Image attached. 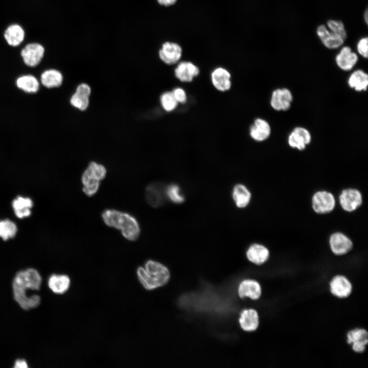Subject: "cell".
Here are the masks:
<instances>
[{
	"mask_svg": "<svg viewBox=\"0 0 368 368\" xmlns=\"http://www.w3.org/2000/svg\"><path fill=\"white\" fill-rule=\"evenodd\" d=\"M41 281L40 273L34 268L20 270L15 274L12 282L14 298L24 310H29L40 305V297L37 294L28 296L27 291L38 290Z\"/></svg>",
	"mask_w": 368,
	"mask_h": 368,
	"instance_id": "obj_1",
	"label": "cell"
},
{
	"mask_svg": "<svg viewBox=\"0 0 368 368\" xmlns=\"http://www.w3.org/2000/svg\"><path fill=\"white\" fill-rule=\"evenodd\" d=\"M102 218L108 226L120 229L123 237L129 241H135L141 233L136 219L129 213L114 209H106L102 213Z\"/></svg>",
	"mask_w": 368,
	"mask_h": 368,
	"instance_id": "obj_2",
	"label": "cell"
},
{
	"mask_svg": "<svg viewBox=\"0 0 368 368\" xmlns=\"http://www.w3.org/2000/svg\"><path fill=\"white\" fill-rule=\"evenodd\" d=\"M137 274L140 282L147 290H153L166 285L170 278L168 268L152 260L147 261L144 268L139 267Z\"/></svg>",
	"mask_w": 368,
	"mask_h": 368,
	"instance_id": "obj_3",
	"label": "cell"
},
{
	"mask_svg": "<svg viewBox=\"0 0 368 368\" xmlns=\"http://www.w3.org/2000/svg\"><path fill=\"white\" fill-rule=\"evenodd\" d=\"M107 171L102 164L90 162L82 173V191L88 196H93L98 192L100 181L105 178Z\"/></svg>",
	"mask_w": 368,
	"mask_h": 368,
	"instance_id": "obj_4",
	"label": "cell"
},
{
	"mask_svg": "<svg viewBox=\"0 0 368 368\" xmlns=\"http://www.w3.org/2000/svg\"><path fill=\"white\" fill-rule=\"evenodd\" d=\"M45 48L40 43L31 42L26 44L20 51V56L24 63L30 67L38 66L45 55Z\"/></svg>",
	"mask_w": 368,
	"mask_h": 368,
	"instance_id": "obj_5",
	"label": "cell"
},
{
	"mask_svg": "<svg viewBox=\"0 0 368 368\" xmlns=\"http://www.w3.org/2000/svg\"><path fill=\"white\" fill-rule=\"evenodd\" d=\"M335 206L334 195L326 191H319L314 194L312 198V207L314 211L319 214L332 212Z\"/></svg>",
	"mask_w": 368,
	"mask_h": 368,
	"instance_id": "obj_6",
	"label": "cell"
},
{
	"mask_svg": "<svg viewBox=\"0 0 368 368\" xmlns=\"http://www.w3.org/2000/svg\"><path fill=\"white\" fill-rule=\"evenodd\" d=\"M339 49L335 58L337 66L343 71L352 70L358 61V55L348 45H343Z\"/></svg>",
	"mask_w": 368,
	"mask_h": 368,
	"instance_id": "obj_7",
	"label": "cell"
},
{
	"mask_svg": "<svg viewBox=\"0 0 368 368\" xmlns=\"http://www.w3.org/2000/svg\"><path fill=\"white\" fill-rule=\"evenodd\" d=\"M339 200L343 210L348 212H352L361 205L362 196L359 190L348 188L342 191L339 196Z\"/></svg>",
	"mask_w": 368,
	"mask_h": 368,
	"instance_id": "obj_8",
	"label": "cell"
},
{
	"mask_svg": "<svg viewBox=\"0 0 368 368\" xmlns=\"http://www.w3.org/2000/svg\"><path fill=\"white\" fill-rule=\"evenodd\" d=\"M316 33L323 45L328 49H338L344 44L345 39L331 32L326 25H319Z\"/></svg>",
	"mask_w": 368,
	"mask_h": 368,
	"instance_id": "obj_9",
	"label": "cell"
},
{
	"mask_svg": "<svg viewBox=\"0 0 368 368\" xmlns=\"http://www.w3.org/2000/svg\"><path fill=\"white\" fill-rule=\"evenodd\" d=\"M331 294L339 298L349 297L352 293L353 286L344 275L339 274L334 277L329 283Z\"/></svg>",
	"mask_w": 368,
	"mask_h": 368,
	"instance_id": "obj_10",
	"label": "cell"
},
{
	"mask_svg": "<svg viewBox=\"0 0 368 368\" xmlns=\"http://www.w3.org/2000/svg\"><path fill=\"white\" fill-rule=\"evenodd\" d=\"M293 96L286 88H277L273 91L270 99L271 107L277 111H286L291 106Z\"/></svg>",
	"mask_w": 368,
	"mask_h": 368,
	"instance_id": "obj_11",
	"label": "cell"
},
{
	"mask_svg": "<svg viewBox=\"0 0 368 368\" xmlns=\"http://www.w3.org/2000/svg\"><path fill=\"white\" fill-rule=\"evenodd\" d=\"M167 198L166 187L159 182L149 185L145 190V199L147 203L154 208L163 205Z\"/></svg>",
	"mask_w": 368,
	"mask_h": 368,
	"instance_id": "obj_12",
	"label": "cell"
},
{
	"mask_svg": "<svg viewBox=\"0 0 368 368\" xmlns=\"http://www.w3.org/2000/svg\"><path fill=\"white\" fill-rule=\"evenodd\" d=\"M329 245L334 255L342 256L351 250L353 244L351 240L346 235L340 232H336L330 237Z\"/></svg>",
	"mask_w": 368,
	"mask_h": 368,
	"instance_id": "obj_13",
	"label": "cell"
},
{
	"mask_svg": "<svg viewBox=\"0 0 368 368\" xmlns=\"http://www.w3.org/2000/svg\"><path fill=\"white\" fill-rule=\"evenodd\" d=\"M347 342L351 344L352 350L357 353H363L368 343L367 331L363 328H356L349 331Z\"/></svg>",
	"mask_w": 368,
	"mask_h": 368,
	"instance_id": "obj_14",
	"label": "cell"
},
{
	"mask_svg": "<svg viewBox=\"0 0 368 368\" xmlns=\"http://www.w3.org/2000/svg\"><path fill=\"white\" fill-rule=\"evenodd\" d=\"M182 49L175 42H164L158 52L159 57L165 63L172 65L176 63L181 58Z\"/></svg>",
	"mask_w": 368,
	"mask_h": 368,
	"instance_id": "obj_15",
	"label": "cell"
},
{
	"mask_svg": "<svg viewBox=\"0 0 368 368\" xmlns=\"http://www.w3.org/2000/svg\"><path fill=\"white\" fill-rule=\"evenodd\" d=\"M237 293L241 298L247 297L252 300H258L262 295L260 284L254 279H246L239 283Z\"/></svg>",
	"mask_w": 368,
	"mask_h": 368,
	"instance_id": "obj_16",
	"label": "cell"
},
{
	"mask_svg": "<svg viewBox=\"0 0 368 368\" xmlns=\"http://www.w3.org/2000/svg\"><path fill=\"white\" fill-rule=\"evenodd\" d=\"M311 141L309 131L303 127H296L291 132L288 137L290 147L298 150H304Z\"/></svg>",
	"mask_w": 368,
	"mask_h": 368,
	"instance_id": "obj_17",
	"label": "cell"
},
{
	"mask_svg": "<svg viewBox=\"0 0 368 368\" xmlns=\"http://www.w3.org/2000/svg\"><path fill=\"white\" fill-rule=\"evenodd\" d=\"M247 260L252 264L261 266L265 264L269 258V249L259 243L249 245L245 252Z\"/></svg>",
	"mask_w": 368,
	"mask_h": 368,
	"instance_id": "obj_18",
	"label": "cell"
},
{
	"mask_svg": "<svg viewBox=\"0 0 368 368\" xmlns=\"http://www.w3.org/2000/svg\"><path fill=\"white\" fill-rule=\"evenodd\" d=\"M3 35L7 44L15 48L19 46L24 41L26 32L21 25L13 23L7 27Z\"/></svg>",
	"mask_w": 368,
	"mask_h": 368,
	"instance_id": "obj_19",
	"label": "cell"
},
{
	"mask_svg": "<svg viewBox=\"0 0 368 368\" xmlns=\"http://www.w3.org/2000/svg\"><path fill=\"white\" fill-rule=\"evenodd\" d=\"M238 322L240 328L243 331H255L259 325L258 313L253 308L245 309L241 312L238 318Z\"/></svg>",
	"mask_w": 368,
	"mask_h": 368,
	"instance_id": "obj_20",
	"label": "cell"
},
{
	"mask_svg": "<svg viewBox=\"0 0 368 368\" xmlns=\"http://www.w3.org/2000/svg\"><path fill=\"white\" fill-rule=\"evenodd\" d=\"M231 75L224 68H215L211 74V81L214 87L220 91L228 90L232 86Z\"/></svg>",
	"mask_w": 368,
	"mask_h": 368,
	"instance_id": "obj_21",
	"label": "cell"
},
{
	"mask_svg": "<svg viewBox=\"0 0 368 368\" xmlns=\"http://www.w3.org/2000/svg\"><path fill=\"white\" fill-rule=\"evenodd\" d=\"M175 77L180 81L191 82L199 74V68L191 62H179L174 71Z\"/></svg>",
	"mask_w": 368,
	"mask_h": 368,
	"instance_id": "obj_22",
	"label": "cell"
},
{
	"mask_svg": "<svg viewBox=\"0 0 368 368\" xmlns=\"http://www.w3.org/2000/svg\"><path fill=\"white\" fill-rule=\"evenodd\" d=\"M249 134L251 137L257 142L264 141L270 135V126L266 120L257 118L250 128Z\"/></svg>",
	"mask_w": 368,
	"mask_h": 368,
	"instance_id": "obj_23",
	"label": "cell"
},
{
	"mask_svg": "<svg viewBox=\"0 0 368 368\" xmlns=\"http://www.w3.org/2000/svg\"><path fill=\"white\" fill-rule=\"evenodd\" d=\"M16 87L21 91L29 94L37 93L40 88V83L35 76L24 74L18 77L15 81Z\"/></svg>",
	"mask_w": 368,
	"mask_h": 368,
	"instance_id": "obj_24",
	"label": "cell"
},
{
	"mask_svg": "<svg viewBox=\"0 0 368 368\" xmlns=\"http://www.w3.org/2000/svg\"><path fill=\"white\" fill-rule=\"evenodd\" d=\"M63 80L62 74L55 68H49L43 71L40 75L39 79L40 84L49 89L60 86Z\"/></svg>",
	"mask_w": 368,
	"mask_h": 368,
	"instance_id": "obj_25",
	"label": "cell"
},
{
	"mask_svg": "<svg viewBox=\"0 0 368 368\" xmlns=\"http://www.w3.org/2000/svg\"><path fill=\"white\" fill-rule=\"evenodd\" d=\"M33 206L32 200L28 197L17 196L13 200L12 206L15 216L20 219L25 218L31 214V208Z\"/></svg>",
	"mask_w": 368,
	"mask_h": 368,
	"instance_id": "obj_26",
	"label": "cell"
},
{
	"mask_svg": "<svg viewBox=\"0 0 368 368\" xmlns=\"http://www.w3.org/2000/svg\"><path fill=\"white\" fill-rule=\"evenodd\" d=\"M232 197L236 205L238 208H244L250 202L251 194L249 190L244 185L236 184L233 189Z\"/></svg>",
	"mask_w": 368,
	"mask_h": 368,
	"instance_id": "obj_27",
	"label": "cell"
},
{
	"mask_svg": "<svg viewBox=\"0 0 368 368\" xmlns=\"http://www.w3.org/2000/svg\"><path fill=\"white\" fill-rule=\"evenodd\" d=\"M70 279L65 274H52L49 279L48 286L55 293L62 294L69 288Z\"/></svg>",
	"mask_w": 368,
	"mask_h": 368,
	"instance_id": "obj_28",
	"label": "cell"
},
{
	"mask_svg": "<svg viewBox=\"0 0 368 368\" xmlns=\"http://www.w3.org/2000/svg\"><path fill=\"white\" fill-rule=\"evenodd\" d=\"M348 83L356 91H365L368 85V75L362 70H355L350 75Z\"/></svg>",
	"mask_w": 368,
	"mask_h": 368,
	"instance_id": "obj_29",
	"label": "cell"
},
{
	"mask_svg": "<svg viewBox=\"0 0 368 368\" xmlns=\"http://www.w3.org/2000/svg\"><path fill=\"white\" fill-rule=\"evenodd\" d=\"M17 227L16 224L8 219L0 220V237L3 240L13 238L16 234Z\"/></svg>",
	"mask_w": 368,
	"mask_h": 368,
	"instance_id": "obj_30",
	"label": "cell"
},
{
	"mask_svg": "<svg viewBox=\"0 0 368 368\" xmlns=\"http://www.w3.org/2000/svg\"><path fill=\"white\" fill-rule=\"evenodd\" d=\"M70 101L73 107L80 110H85L89 104V96L75 91Z\"/></svg>",
	"mask_w": 368,
	"mask_h": 368,
	"instance_id": "obj_31",
	"label": "cell"
},
{
	"mask_svg": "<svg viewBox=\"0 0 368 368\" xmlns=\"http://www.w3.org/2000/svg\"><path fill=\"white\" fill-rule=\"evenodd\" d=\"M326 25L332 33L340 36L345 40L347 38V32L344 24L342 21L330 19L327 21Z\"/></svg>",
	"mask_w": 368,
	"mask_h": 368,
	"instance_id": "obj_32",
	"label": "cell"
},
{
	"mask_svg": "<svg viewBox=\"0 0 368 368\" xmlns=\"http://www.w3.org/2000/svg\"><path fill=\"white\" fill-rule=\"evenodd\" d=\"M166 194L167 198L175 203L180 204L185 201L180 187L176 184H171L166 187Z\"/></svg>",
	"mask_w": 368,
	"mask_h": 368,
	"instance_id": "obj_33",
	"label": "cell"
},
{
	"mask_svg": "<svg viewBox=\"0 0 368 368\" xmlns=\"http://www.w3.org/2000/svg\"><path fill=\"white\" fill-rule=\"evenodd\" d=\"M160 102L163 109L168 112L174 110L178 104L172 91H166L162 94L160 97Z\"/></svg>",
	"mask_w": 368,
	"mask_h": 368,
	"instance_id": "obj_34",
	"label": "cell"
},
{
	"mask_svg": "<svg viewBox=\"0 0 368 368\" xmlns=\"http://www.w3.org/2000/svg\"><path fill=\"white\" fill-rule=\"evenodd\" d=\"M356 51L358 55L364 58L368 57V38L367 36L360 38L356 43Z\"/></svg>",
	"mask_w": 368,
	"mask_h": 368,
	"instance_id": "obj_35",
	"label": "cell"
},
{
	"mask_svg": "<svg viewBox=\"0 0 368 368\" xmlns=\"http://www.w3.org/2000/svg\"><path fill=\"white\" fill-rule=\"evenodd\" d=\"M172 93L178 103L183 104L186 102L187 99V95L182 88L180 87L175 88Z\"/></svg>",
	"mask_w": 368,
	"mask_h": 368,
	"instance_id": "obj_36",
	"label": "cell"
},
{
	"mask_svg": "<svg viewBox=\"0 0 368 368\" xmlns=\"http://www.w3.org/2000/svg\"><path fill=\"white\" fill-rule=\"evenodd\" d=\"M28 367V364L25 359H17L15 360L14 368H27Z\"/></svg>",
	"mask_w": 368,
	"mask_h": 368,
	"instance_id": "obj_37",
	"label": "cell"
},
{
	"mask_svg": "<svg viewBox=\"0 0 368 368\" xmlns=\"http://www.w3.org/2000/svg\"><path fill=\"white\" fill-rule=\"evenodd\" d=\"M158 3L162 6L168 7L174 5L177 0H156Z\"/></svg>",
	"mask_w": 368,
	"mask_h": 368,
	"instance_id": "obj_38",
	"label": "cell"
},
{
	"mask_svg": "<svg viewBox=\"0 0 368 368\" xmlns=\"http://www.w3.org/2000/svg\"><path fill=\"white\" fill-rule=\"evenodd\" d=\"M363 19H364L365 24H367V23H368V11H367V9H366L365 10V11L364 12Z\"/></svg>",
	"mask_w": 368,
	"mask_h": 368,
	"instance_id": "obj_39",
	"label": "cell"
}]
</instances>
